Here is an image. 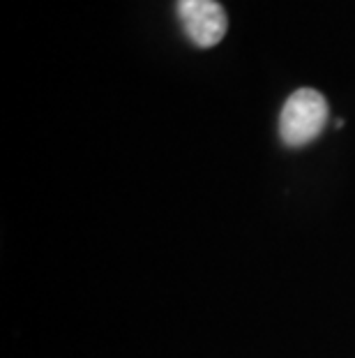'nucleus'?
Here are the masks:
<instances>
[{
	"label": "nucleus",
	"mask_w": 355,
	"mask_h": 358,
	"mask_svg": "<svg viewBox=\"0 0 355 358\" xmlns=\"http://www.w3.org/2000/svg\"><path fill=\"white\" fill-rule=\"evenodd\" d=\"M328 123V102L319 90L300 88L286 100L279 116V136L286 146L300 148L312 143Z\"/></svg>",
	"instance_id": "1"
},
{
	"label": "nucleus",
	"mask_w": 355,
	"mask_h": 358,
	"mask_svg": "<svg viewBox=\"0 0 355 358\" xmlns=\"http://www.w3.org/2000/svg\"><path fill=\"white\" fill-rule=\"evenodd\" d=\"M178 17L187 37L201 49H210L224 40L229 19L217 0H178Z\"/></svg>",
	"instance_id": "2"
}]
</instances>
